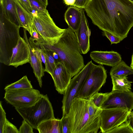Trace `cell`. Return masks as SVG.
Returning <instances> with one entry per match:
<instances>
[{
	"instance_id": "24",
	"label": "cell",
	"mask_w": 133,
	"mask_h": 133,
	"mask_svg": "<svg viewBox=\"0 0 133 133\" xmlns=\"http://www.w3.org/2000/svg\"><path fill=\"white\" fill-rule=\"evenodd\" d=\"M33 88L31 82L26 76H24L16 82L6 86L4 89L5 90Z\"/></svg>"
},
{
	"instance_id": "34",
	"label": "cell",
	"mask_w": 133,
	"mask_h": 133,
	"mask_svg": "<svg viewBox=\"0 0 133 133\" xmlns=\"http://www.w3.org/2000/svg\"><path fill=\"white\" fill-rule=\"evenodd\" d=\"M88 0H76L74 6L79 8H85Z\"/></svg>"
},
{
	"instance_id": "15",
	"label": "cell",
	"mask_w": 133,
	"mask_h": 133,
	"mask_svg": "<svg viewBox=\"0 0 133 133\" xmlns=\"http://www.w3.org/2000/svg\"><path fill=\"white\" fill-rule=\"evenodd\" d=\"M90 56L94 61L99 64L112 67L122 61L119 54L113 51H94L90 52Z\"/></svg>"
},
{
	"instance_id": "12",
	"label": "cell",
	"mask_w": 133,
	"mask_h": 133,
	"mask_svg": "<svg viewBox=\"0 0 133 133\" xmlns=\"http://www.w3.org/2000/svg\"><path fill=\"white\" fill-rule=\"evenodd\" d=\"M30 62L28 45L24 38L21 37L13 50L9 66L17 68L19 66Z\"/></svg>"
},
{
	"instance_id": "16",
	"label": "cell",
	"mask_w": 133,
	"mask_h": 133,
	"mask_svg": "<svg viewBox=\"0 0 133 133\" xmlns=\"http://www.w3.org/2000/svg\"><path fill=\"white\" fill-rule=\"evenodd\" d=\"M20 27L25 29L32 36L34 27L33 17L22 6L18 0H13Z\"/></svg>"
},
{
	"instance_id": "9",
	"label": "cell",
	"mask_w": 133,
	"mask_h": 133,
	"mask_svg": "<svg viewBox=\"0 0 133 133\" xmlns=\"http://www.w3.org/2000/svg\"><path fill=\"white\" fill-rule=\"evenodd\" d=\"M4 98L15 108L30 106L40 99L43 94L33 88L6 90Z\"/></svg>"
},
{
	"instance_id": "5",
	"label": "cell",
	"mask_w": 133,
	"mask_h": 133,
	"mask_svg": "<svg viewBox=\"0 0 133 133\" xmlns=\"http://www.w3.org/2000/svg\"><path fill=\"white\" fill-rule=\"evenodd\" d=\"M15 108L23 119L36 129L43 122L55 118L51 104L47 95H43L40 99L30 106Z\"/></svg>"
},
{
	"instance_id": "17",
	"label": "cell",
	"mask_w": 133,
	"mask_h": 133,
	"mask_svg": "<svg viewBox=\"0 0 133 133\" xmlns=\"http://www.w3.org/2000/svg\"><path fill=\"white\" fill-rule=\"evenodd\" d=\"M24 37L26 42L29 48L30 62V64L32 68L34 73L38 82L39 86H42V78L44 75V69H43L42 62L39 61L32 50L26 35V30L23 28Z\"/></svg>"
},
{
	"instance_id": "30",
	"label": "cell",
	"mask_w": 133,
	"mask_h": 133,
	"mask_svg": "<svg viewBox=\"0 0 133 133\" xmlns=\"http://www.w3.org/2000/svg\"><path fill=\"white\" fill-rule=\"evenodd\" d=\"M19 133H33V128L24 119L23 121L22 124L19 130Z\"/></svg>"
},
{
	"instance_id": "7",
	"label": "cell",
	"mask_w": 133,
	"mask_h": 133,
	"mask_svg": "<svg viewBox=\"0 0 133 133\" xmlns=\"http://www.w3.org/2000/svg\"><path fill=\"white\" fill-rule=\"evenodd\" d=\"M91 61L88 62L84 68L70 80L62 101V116L68 112L72 100L89 76L94 66Z\"/></svg>"
},
{
	"instance_id": "8",
	"label": "cell",
	"mask_w": 133,
	"mask_h": 133,
	"mask_svg": "<svg viewBox=\"0 0 133 133\" xmlns=\"http://www.w3.org/2000/svg\"><path fill=\"white\" fill-rule=\"evenodd\" d=\"M107 77L106 70L101 65H95L76 97L88 99L98 92L105 83Z\"/></svg>"
},
{
	"instance_id": "2",
	"label": "cell",
	"mask_w": 133,
	"mask_h": 133,
	"mask_svg": "<svg viewBox=\"0 0 133 133\" xmlns=\"http://www.w3.org/2000/svg\"><path fill=\"white\" fill-rule=\"evenodd\" d=\"M29 41L31 48L37 47L57 54L72 78L85 66L76 36L69 27L65 29L57 42L52 45L48 44L39 35L38 39L30 38Z\"/></svg>"
},
{
	"instance_id": "27",
	"label": "cell",
	"mask_w": 133,
	"mask_h": 133,
	"mask_svg": "<svg viewBox=\"0 0 133 133\" xmlns=\"http://www.w3.org/2000/svg\"><path fill=\"white\" fill-rule=\"evenodd\" d=\"M32 9L37 10L38 14L43 13L47 10L46 7L39 0H29Z\"/></svg>"
},
{
	"instance_id": "20",
	"label": "cell",
	"mask_w": 133,
	"mask_h": 133,
	"mask_svg": "<svg viewBox=\"0 0 133 133\" xmlns=\"http://www.w3.org/2000/svg\"><path fill=\"white\" fill-rule=\"evenodd\" d=\"M39 133H62L61 119L55 118L45 121L38 127Z\"/></svg>"
},
{
	"instance_id": "4",
	"label": "cell",
	"mask_w": 133,
	"mask_h": 133,
	"mask_svg": "<svg viewBox=\"0 0 133 133\" xmlns=\"http://www.w3.org/2000/svg\"><path fill=\"white\" fill-rule=\"evenodd\" d=\"M19 25L6 18L0 10V62L9 65L14 48L21 37Z\"/></svg>"
},
{
	"instance_id": "19",
	"label": "cell",
	"mask_w": 133,
	"mask_h": 133,
	"mask_svg": "<svg viewBox=\"0 0 133 133\" xmlns=\"http://www.w3.org/2000/svg\"><path fill=\"white\" fill-rule=\"evenodd\" d=\"M0 10L6 18L20 26L13 0H0Z\"/></svg>"
},
{
	"instance_id": "22",
	"label": "cell",
	"mask_w": 133,
	"mask_h": 133,
	"mask_svg": "<svg viewBox=\"0 0 133 133\" xmlns=\"http://www.w3.org/2000/svg\"><path fill=\"white\" fill-rule=\"evenodd\" d=\"M111 76H125L133 74V69L128 66L123 61L112 67L110 71Z\"/></svg>"
},
{
	"instance_id": "3",
	"label": "cell",
	"mask_w": 133,
	"mask_h": 133,
	"mask_svg": "<svg viewBox=\"0 0 133 133\" xmlns=\"http://www.w3.org/2000/svg\"><path fill=\"white\" fill-rule=\"evenodd\" d=\"M88 99L75 97L72 101L68 116L71 133H97L98 128L90 119Z\"/></svg>"
},
{
	"instance_id": "38",
	"label": "cell",
	"mask_w": 133,
	"mask_h": 133,
	"mask_svg": "<svg viewBox=\"0 0 133 133\" xmlns=\"http://www.w3.org/2000/svg\"><path fill=\"white\" fill-rule=\"evenodd\" d=\"M40 2L47 7L48 4V0H39Z\"/></svg>"
},
{
	"instance_id": "1",
	"label": "cell",
	"mask_w": 133,
	"mask_h": 133,
	"mask_svg": "<svg viewBox=\"0 0 133 133\" xmlns=\"http://www.w3.org/2000/svg\"><path fill=\"white\" fill-rule=\"evenodd\" d=\"M84 9L94 24L121 41L133 26L132 0H88Z\"/></svg>"
},
{
	"instance_id": "6",
	"label": "cell",
	"mask_w": 133,
	"mask_h": 133,
	"mask_svg": "<svg viewBox=\"0 0 133 133\" xmlns=\"http://www.w3.org/2000/svg\"><path fill=\"white\" fill-rule=\"evenodd\" d=\"M34 28L38 34L49 44L52 45L58 41L65 29H62L56 24L48 10L38 14L33 17Z\"/></svg>"
},
{
	"instance_id": "13",
	"label": "cell",
	"mask_w": 133,
	"mask_h": 133,
	"mask_svg": "<svg viewBox=\"0 0 133 133\" xmlns=\"http://www.w3.org/2000/svg\"><path fill=\"white\" fill-rule=\"evenodd\" d=\"M51 76L56 90L59 93L64 95L72 77L62 62L57 63Z\"/></svg>"
},
{
	"instance_id": "11",
	"label": "cell",
	"mask_w": 133,
	"mask_h": 133,
	"mask_svg": "<svg viewBox=\"0 0 133 133\" xmlns=\"http://www.w3.org/2000/svg\"><path fill=\"white\" fill-rule=\"evenodd\" d=\"M101 109L120 108L133 109V92L118 90L109 92Z\"/></svg>"
},
{
	"instance_id": "33",
	"label": "cell",
	"mask_w": 133,
	"mask_h": 133,
	"mask_svg": "<svg viewBox=\"0 0 133 133\" xmlns=\"http://www.w3.org/2000/svg\"><path fill=\"white\" fill-rule=\"evenodd\" d=\"M23 7L30 14H32V9L29 0H18Z\"/></svg>"
},
{
	"instance_id": "31",
	"label": "cell",
	"mask_w": 133,
	"mask_h": 133,
	"mask_svg": "<svg viewBox=\"0 0 133 133\" xmlns=\"http://www.w3.org/2000/svg\"><path fill=\"white\" fill-rule=\"evenodd\" d=\"M6 115L1 101L0 102V133H3L4 126L7 119Z\"/></svg>"
},
{
	"instance_id": "18",
	"label": "cell",
	"mask_w": 133,
	"mask_h": 133,
	"mask_svg": "<svg viewBox=\"0 0 133 133\" xmlns=\"http://www.w3.org/2000/svg\"><path fill=\"white\" fill-rule=\"evenodd\" d=\"M64 17L68 27L76 34L79 28L81 21L80 9L73 6L69 7L65 12Z\"/></svg>"
},
{
	"instance_id": "14",
	"label": "cell",
	"mask_w": 133,
	"mask_h": 133,
	"mask_svg": "<svg viewBox=\"0 0 133 133\" xmlns=\"http://www.w3.org/2000/svg\"><path fill=\"white\" fill-rule=\"evenodd\" d=\"M81 19L80 25L75 34L79 43L82 54H86L90 50V37L91 30L89 29L88 23L85 15L84 9L80 8Z\"/></svg>"
},
{
	"instance_id": "29",
	"label": "cell",
	"mask_w": 133,
	"mask_h": 133,
	"mask_svg": "<svg viewBox=\"0 0 133 133\" xmlns=\"http://www.w3.org/2000/svg\"><path fill=\"white\" fill-rule=\"evenodd\" d=\"M3 133H19L16 127L6 119L4 126Z\"/></svg>"
},
{
	"instance_id": "25",
	"label": "cell",
	"mask_w": 133,
	"mask_h": 133,
	"mask_svg": "<svg viewBox=\"0 0 133 133\" xmlns=\"http://www.w3.org/2000/svg\"><path fill=\"white\" fill-rule=\"evenodd\" d=\"M108 93L109 92L99 93L97 92L93 95L91 97L92 98L95 104L97 107L100 108Z\"/></svg>"
},
{
	"instance_id": "40",
	"label": "cell",
	"mask_w": 133,
	"mask_h": 133,
	"mask_svg": "<svg viewBox=\"0 0 133 133\" xmlns=\"http://www.w3.org/2000/svg\"><path fill=\"white\" fill-rule=\"evenodd\" d=\"M133 1V0H132Z\"/></svg>"
},
{
	"instance_id": "35",
	"label": "cell",
	"mask_w": 133,
	"mask_h": 133,
	"mask_svg": "<svg viewBox=\"0 0 133 133\" xmlns=\"http://www.w3.org/2000/svg\"><path fill=\"white\" fill-rule=\"evenodd\" d=\"M125 122L129 125L133 130V110L130 113Z\"/></svg>"
},
{
	"instance_id": "10",
	"label": "cell",
	"mask_w": 133,
	"mask_h": 133,
	"mask_svg": "<svg viewBox=\"0 0 133 133\" xmlns=\"http://www.w3.org/2000/svg\"><path fill=\"white\" fill-rule=\"evenodd\" d=\"M131 111L124 108L102 109L100 114V132L108 133L121 124L125 122Z\"/></svg>"
},
{
	"instance_id": "28",
	"label": "cell",
	"mask_w": 133,
	"mask_h": 133,
	"mask_svg": "<svg viewBox=\"0 0 133 133\" xmlns=\"http://www.w3.org/2000/svg\"><path fill=\"white\" fill-rule=\"evenodd\" d=\"M61 123L62 133H71L69 121L66 115L62 116Z\"/></svg>"
},
{
	"instance_id": "36",
	"label": "cell",
	"mask_w": 133,
	"mask_h": 133,
	"mask_svg": "<svg viewBox=\"0 0 133 133\" xmlns=\"http://www.w3.org/2000/svg\"><path fill=\"white\" fill-rule=\"evenodd\" d=\"M64 3L66 5L74 6L76 0H63Z\"/></svg>"
},
{
	"instance_id": "21",
	"label": "cell",
	"mask_w": 133,
	"mask_h": 133,
	"mask_svg": "<svg viewBox=\"0 0 133 133\" xmlns=\"http://www.w3.org/2000/svg\"><path fill=\"white\" fill-rule=\"evenodd\" d=\"M111 77L113 85L112 90L131 91L132 82L128 80L127 76H111Z\"/></svg>"
},
{
	"instance_id": "26",
	"label": "cell",
	"mask_w": 133,
	"mask_h": 133,
	"mask_svg": "<svg viewBox=\"0 0 133 133\" xmlns=\"http://www.w3.org/2000/svg\"><path fill=\"white\" fill-rule=\"evenodd\" d=\"M108 133H133V130L126 123H123L115 128Z\"/></svg>"
},
{
	"instance_id": "39",
	"label": "cell",
	"mask_w": 133,
	"mask_h": 133,
	"mask_svg": "<svg viewBox=\"0 0 133 133\" xmlns=\"http://www.w3.org/2000/svg\"><path fill=\"white\" fill-rule=\"evenodd\" d=\"M130 67L133 69V53L132 56V60L131 64H130Z\"/></svg>"
},
{
	"instance_id": "37",
	"label": "cell",
	"mask_w": 133,
	"mask_h": 133,
	"mask_svg": "<svg viewBox=\"0 0 133 133\" xmlns=\"http://www.w3.org/2000/svg\"><path fill=\"white\" fill-rule=\"evenodd\" d=\"M31 14L33 17H37L38 16V11L34 9H32Z\"/></svg>"
},
{
	"instance_id": "32",
	"label": "cell",
	"mask_w": 133,
	"mask_h": 133,
	"mask_svg": "<svg viewBox=\"0 0 133 133\" xmlns=\"http://www.w3.org/2000/svg\"><path fill=\"white\" fill-rule=\"evenodd\" d=\"M103 35L106 36L110 40L111 44L113 43L117 44L121 41L120 39L117 36L109 32L105 31L102 32Z\"/></svg>"
},
{
	"instance_id": "23",
	"label": "cell",
	"mask_w": 133,
	"mask_h": 133,
	"mask_svg": "<svg viewBox=\"0 0 133 133\" xmlns=\"http://www.w3.org/2000/svg\"><path fill=\"white\" fill-rule=\"evenodd\" d=\"M45 57L44 72L51 76L56 66L57 62L54 58L53 52L47 50H42Z\"/></svg>"
}]
</instances>
